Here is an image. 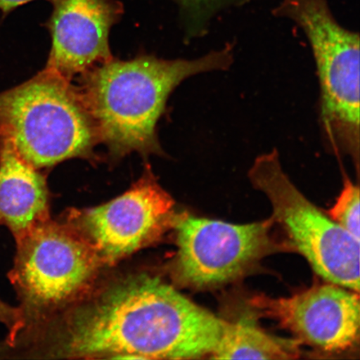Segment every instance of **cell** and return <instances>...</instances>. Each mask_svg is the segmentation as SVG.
<instances>
[{"label":"cell","mask_w":360,"mask_h":360,"mask_svg":"<svg viewBox=\"0 0 360 360\" xmlns=\"http://www.w3.org/2000/svg\"><path fill=\"white\" fill-rule=\"evenodd\" d=\"M300 343L274 336L250 321L226 322L221 339L211 359H294L300 354Z\"/></svg>","instance_id":"obj_12"},{"label":"cell","mask_w":360,"mask_h":360,"mask_svg":"<svg viewBox=\"0 0 360 360\" xmlns=\"http://www.w3.org/2000/svg\"><path fill=\"white\" fill-rule=\"evenodd\" d=\"M3 349H4V347H1V346H0V353H1V352H2Z\"/></svg>","instance_id":"obj_17"},{"label":"cell","mask_w":360,"mask_h":360,"mask_svg":"<svg viewBox=\"0 0 360 360\" xmlns=\"http://www.w3.org/2000/svg\"><path fill=\"white\" fill-rule=\"evenodd\" d=\"M178 1L186 8H195V10L202 11L207 8V13H208L210 10H212V6L219 0H178Z\"/></svg>","instance_id":"obj_15"},{"label":"cell","mask_w":360,"mask_h":360,"mask_svg":"<svg viewBox=\"0 0 360 360\" xmlns=\"http://www.w3.org/2000/svg\"><path fill=\"white\" fill-rule=\"evenodd\" d=\"M248 178L268 198L271 219L285 233L288 246L323 280L359 292V240L299 191L283 170L276 148L256 158Z\"/></svg>","instance_id":"obj_5"},{"label":"cell","mask_w":360,"mask_h":360,"mask_svg":"<svg viewBox=\"0 0 360 360\" xmlns=\"http://www.w3.org/2000/svg\"><path fill=\"white\" fill-rule=\"evenodd\" d=\"M51 53L44 70L71 81L112 58L109 34L122 6L116 0H53Z\"/></svg>","instance_id":"obj_10"},{"label":"cell","mask_w":360,"mask_h":360,"mask_svg":"<svg viewBox=\"0 0 360 360\" xmlns=\"http://www.w3.org/2000/svg\"><path fill=\"white\" fill-rule=\"evenodd\" d=\"M250 302L260 315L290 332L300 344L339 353L359 342V292L335 283L314 285L281 298L256 295Z\"/></svg>","instance_id":"obj_9"},{"label":"cell","mask_w":360,"mask_h":360,"mask_svg":"<svg viewBox=\"0 0 360 360\" xmlns=\"http://www.w3.org/2000/svg\"><path fill=\"white\" fill-rule=\"evenodd\" d=\"M46 181L18 155L10 139L0 134V224L16 241L48 219Z\"/></svg>","instance_id":"obj_11"},{"label":"cell","mask_w":360,"mask_h":360,"mask_svg":"<svg viewBox=\"0 0 360 360\" xmlns=\"http://www.w3.org/2000/svg\"><path fill=\"white\" fill-rule=\"evenodd\" d=\"M102 263L71 227L45 221L17 240L8 277L27 313L58 307L84 294Z\"/></svg>","instance_id":"obj_6"},{"label":"cell","mask_w":360,"mask_h":360,"mask_svg":"<svg viewBox=\"0 0 360 360\" xmlns=\"http://www.w3.org/2000/svg\"><path fill=\"white\" fill-rule=\"evenodd\" d=\"M226 322L160 277L136 274L68 315L53 354L75 359L210 357Z\"/></svg>","instance_id":"obj_1"},{"label":"cell","mask_w":360,"mask_h":360,"mask_svg":"<svg viewBox=\"0 0 360 360\" xmlns=\"http://www.w3.org/2000/svg\"><path fill=\"white\" fill-rule=\"evenodd\" d=\"M30 1H33V0H0V10L8 13Z\"/></svg>","instance_id":"obj_16"},{"label":"cell","mask_w":360,"mask_h":360,"mask_svg":"<svg viewBox=\"0 0 360 360\" xmlns=\"http://www.w3.org/2000/svg\"><path fill=\"white\" fill-rule=\"evenodd\" d=\"M327 214L350 236L360 241L359 188L346 176L344 188Z\"/></svg>","instance_id":"obj_13"},{"label":"cell","mask_w":360,"mask_h":360,"mask_svg":"<svg viewBox=\"0 0 360 360\" xmlns=\"http://www.w3.org/2000/svg\"><path fill=\"white\" fill-rule=\"evenodd\" d=\"M174 202L151 173L107 204L76 211L71 227L92 248L102 264H114L152 244L173 227Z\"/></svg>","instance_id":"obj_8"},{"label":"cell","mask_w":360,"mask_h":360,"mask_svg":"<svg viewBox=\"0 0 360 360\" xmlns=\"http://www.w3.org/2000/svg\"><path fill=\"white\" fill-rule=\"evenodd\" d=\"M273 220L236 224L221 220L176 215L177 252L172 274L178 285L210 290L233 282L277 250Z\"/></svg>","instance_id":"obj_7"},{"label":"cell","mask_w":360,"mask_h":360,"mask_svg":"<svg viewBox=\"0 0 360 360\" xmlns=\"http://www.w3.org/2000/svg\"><path fill=\"white\" fill-rule=\"evenodd\" d=\"M0 323L8 328V337L6 344L13 346L18 335L26 325V319L22 308H15L0 300Z\"/></svg>","instance_id":"obj_14"},{"label":"cell","mask_w":360,"mask_h":360,"mask_svg":"<svg viewBox=\"0 0 360 360\" xmlns=\"http://www.w3.org/2000/svg\"><path fill=\"white\" fill-rule=\"evenodd\" d=\"M0 134L37 169L73 158L93 159L100 142L79 89L46 70L0 93Z\"/></svg>","instance_id":"obj_3"},{"label":"cell","mask_w":360,"mask_h":360,"mask_svg":"<svg viewBox=\"0 0 360 360\" xmlns=\"http://www.w3.org/2000/svg\"><path fill=\"white\" fill-rule=\"evenodd\" d=\"M233 62L231 46L195 60H165L146 56L127 61L111 58L84 75L79 91L100 141L112 157L132 152L161 155L156 127L171 93L184 80L227 70Z\"/></svg>","instance_id":"obj_2"},{"label":"cell","mask_w":360,"mask_h":360,"mask_svg":"<svg viewBox=\"0 0 360 360\" xmlns=\"http://www.w3.org/2000/svg\"><path fill=\"white\" fill-rule=\"evenodd\" d=\"M274 15L303 30L319 84V126L330 154L348 157L359 171V35L341 26L327 0H282Z\"/></svg>","instance_id":"obj_4"}]
</instances>
